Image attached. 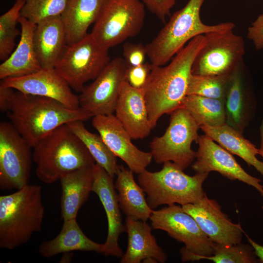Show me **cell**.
<instances>
[{
	"label": "cell",
	"mask_w": 263,
	"mask_h": 263,
	"mask_svg": "<svg viewBox=\"0 0 263 263\" xmlns=\"http://www.w3.org/2000/svg\"><path fill=\"white\" fill-rule=\"evenodd\" d=\"M206 42L204 35L191 39L168 64L154 66L142 89L149 119L153 129L159 118L181 107L194 60Z\"/></svg>",
	"instance_id": "1"
},
{
	"label": "cell",
	"mask_w": 263,
	"mask_h": 263,
	"mask_svg": "<svg viewBox=\"0 0 263 263\" xmlns=\"http://www.w3.org/2000/svg\"><path fill=\"white\" fill-rule=\"evenodd\" d=\"M6 113L11 124L32 148L58 127L94 116L80 108L69 109L55 99L18 91L13 93Z\"/></svg>",
	"instance_id": "2"
},
{
	"label": "cell",
	"mask_w": 263,
	"mask_h": 263,
	"mask_svg": "<svg viewBox=\"0 0 263 263\" xmlns=\"http://www.w3.org/2000/svg\"><path fill=\"white\" fill-rule=\"evenodd\" d=\"M33 148L36 175L46 184L95 163L84 144L66 124L49 133Z\"/></svg>",
	"instance_id": "3"
},
{
	"label": "cell",
	"mask_w": 263,
	"mask_h": 263,
	"mask_svg": "<svg viewBox=\"0 0 263 263\" xmlns=\"http://www.w3.org/2000/svg\"><path fill=\"white\" fill-rule=\"evenodd\" d=\"M42 188L27 185L0 196V247L14 250L40 231L44 215Z\"/></svg>",
	"instance_id": "4"
},
{
	"label": "cell",
	"mask_w": 263,
	"mask_h": 263,
	"mask_svg": "<svg viewBox=\"0 0 263 263\" xmlns=\"http://www.w3.org/2000/svg\"><path fill=\"white\" fill-rule=\"evenodd\" d=\"M205 0H189L174 13L155 37L146 45L147 57L154 66L167 64L194 38L214 31L235 28L232 22L207 25L201 19L200 10Z\"/></svg>",
	"instance_id": "5"
},
{
	"label": "cell",
	"mask_w": 263,
	"mask_h": 263,
	"mask_svg": "<svg viewBox=\"0 0 263 263\" xmlns=\"http://www.w3.org/2000/svg\"><path fill=\"white\" fill-rule=\"evenodd\" d=\"M208 175V173L188 175L176 164L168 161L158 171L146 169L139 173L137 181L153 209L163 205L184 206L196 203L206 194L203 184Z\"/></svg>",
	"instance_id": "6"
},
{
	"label": "cell",
	"mask_w": 263,
	"mask_h": 263,
	"mask_svg": "<svg viewBox=\"0 0 263 263\" xmlns=\"http://www.w3.org/2000/svg\"><path fill=\"white\" fill-rule=\"evenodd\" d=\"M145 18V5L140 0H104L91 34L109 49L138 35Z\"/></svg>",
	"instance_id": "7"
},
{
	"label": "cell",
	"mask_w": 263,
	"mask_h": 263,
	"mask_svg": "<svg viewBox=\"0 0 263 263\" xmlns=\"http://www.w3.org/2000/svg\"><path fill=\"white\" fill-rule=\"evenodd\" d=\"M169 114V126L163 135L153 138L150 152L156 163L170 161L184 170L196 159V151L191 149V144L198 142L200 127L183 108Z\"/></svg>",
	"instance_id": "8"
},
{
	"label": "cell",
	"mask_w": 263,
	"mask_h": 263,
	"mask_svg": "<svg viewBox=\"0 0 263 263\" xmlns=\"http://www.w3.org/2000/svg\"><path fill=\"white\" fill-rule=\"evenodd\" d=\"M149 219L153 229L165 231L184 244L185 246L180 251L183 262L196 261L201 257L213 255L214 243L182 206L173 204L153 210Z\"/></svg>",
	"instance_id": "9"
},
{
	"label": "cell",
	"mask_w": 263,
	"mask_h": 263,
	"mask_svg": "<svg viewBox=\"0 0 263 263\" xmlns=\"http://www.w3.org/2000/svg\"><path fill=\"white\" fill-rule=\"evenodd\" d=\"M109 50L88 33L79 41L66 45L55 69L71 88L81 92L84 84L94 80L111 61Z\"/></svg>",
	"instance_id": "10"
},
{
	"label": "cell",
	"mask_w": 263,
	"mask_h": 263,
	"mask_svg": "<svg viewBox=\"0 0 263 263\" xmlns=\"http://www.w3.org/2000/svg\"><path fill=\"white\" fill-rule=\"evenodd\" d=\"M204 35L206 42L194 60L192 74L230 75L242 64L244 42L241 36L233 32V29Z\"/></svg>",
	"instance_id": "11"
},
{
	"label": "cell",
	"mask_w": 263,
	"mask_h": 263,
	"mask_svg": "<svg viewBox=\"0 0 263 263\" xmlns=\"http://www.w3.org/2000/svg\"><path fill=\"white\" fill-rule=\"evenodd\" d=\"M32 148L11 123H0V188L19 189L29 184Z\"/></svg>",
	"instance_id": "12"
},
{
	"label": "cell",
	"mask_w": 263,
	"mask_h": 263,
	"mask_svg": "<svg viewBox=\"0 0 263 263\" xmlns=\"http://www.w3.org/2000/svg\"><path fill=\"white\" fill-rule=\"evenodd\" d=\"M127 68L123 58L111 60L93 81L83 87L78 96L79 107L94 116L113 114Z\"/></svg>",
	"instance_id": "13"
},
{
	"label": "cell",
	"mask_w": 263,
	"mask_h": 263,
	"mask_svg": "<svg viewBox=\"0 0 263 263\" xmlns=\"http://www.w3.org/2000/svg\"><path fill=\"white\" fill-rule=\"evenodd\" d=\"M196 161L191 165L196 173L216 171L231 180H239L255 188L263 195L262 181L247 173L232 154L207 134L199 136Z\"/></svg>",
	"instance_id": "14"
},
{
	"label": "cell",
	"mask_w": 263,
	"mask_h": 263,
	"mask_svg": "<svg viewBox=\"0 0 263 263\" xmlns=\"http://www.w3.org/2000/svg\"><path fill=\"white\" fill-rule=\"evenodd\" d=\"M92 124L112 152L123 160L133 172L139 174L146 169L152 158L150 152L139 150L113 114L97 115Z\"/></svg>",
	"instance_id": "15"
},
{
	"label": "cell",
	"mask_w": 263,
	"mask_h": 263,
	"mask_svg": "<svg viewBox=\"0 0 263 263\" xmlns=\"http://www.w3.org/2000/svg\"><path fill=\"white\" fill-rule=\"evenodd\" d=\"M205 234L214 243L234 244L242 242L244 231L240 224L233 223L214 199L205 194L194 204L182 206Z\"/></svg>",
	"instance_id": "16"
},
{
	"label": "cell",
	"mask_w": 263,
	"mask_h": 263,
	"mask_svg": "<svg viewBox=\"0 0 263 263\" xmlns=\"http://www.w3.org/2000/svg\"><path fill=\"white\" fill-rule=\"evenodd\" d=\"M0 85L25 94L55 99L69 109L80 108L78 96L55 69H41L28 75L6 78L1 81Z\"/></svg>",
	"instance_id": "17"
},
{
	"label": "cell",
	"mask_w": 263,
	"mask_h": 263,
	"mask_svg": "<svg viewBox=\"0 0 263 263\" xmlns=\"http://www.w3.org/2000/svg\"><path fill=\"white\" fill-rule=\"evenodd\" d=\"M113 178L100 165L93 166L92 191L98 196L106 212L108 222V233L103 244V254L121 258L124 253L118 244L121 233L126 231L122 223L117 193Z\"/></svg>",
	"instance_id": "18"
},
{
	"label": "cell",
	"mask_w": 263,
	"mask_h": 263,
	"mask_svg": "<svg viewBox=\"0 0 263 263\" xmlns=\"http://www.w3.org/2000/svg\"><path fill=\"white\" fill-rule=\"evenodd\" d=\"M114 113L132 139H144L152 129L142 89L132 87L126 80L121 85Z\"/></svg>",
	"instance_id": "19"
},
{
	"label": "cell",
	"mask_w": 263,
	"mask_h": 263,
	"mask_svg": "<svg viewBox=\"0 0 263 263\" xmlns=\"http://www.w3.org/2000/svg\"><path fill=\"white\" fill-rule=\"evenodd\" d=\"M125 226L128 244L120 263L166 262L168 256L157 244L155 237L151 233L152 226L146 221L127 217Z\"/></svg>",
	"instance_id": "20"
},
{
	"label": "cell",
	"mask_w": 263,
	"mask_h": 263,
	"mask_svg": "<svg viewBox=\"0 0 263 263\" xmlns=\"http://www.w3.org/2000/svg\"><path fill=\"white\" fill-rule=\"evenodd\" d=\"M242 68V64L230 75L225 106L226 124L243 133L254 116L256 103L245 85Z\"/></svg>",
	"instance_id": "21"
},
{
	"label": "cell",
	"mask_w": 263,
	"mask_h": 263,
	"mask_svg": "<svg viewBox=\"0 0 263 263\" xmlns=\"http://www.w3.org/2000/svg\"><path fill=\"white\" fill-rule=\"evenodd\" d=\"M36 53L42 69H55L67 45L66 34L60 16L36 24L33 33Z\"/></svg>",
	"instance_id": "22"
},
{
	"label": "cell",
	"mask_w": 263,
	"mask_h": 263,
	"mask_svg": "<svg viewBox=\"0 0 263 263\" xmlns=\"http://www.w3.org/2000/svg\"><path fill=\"white\" fill-rule=\"evenodd\" d=\"M19 42L10 56L0 65V78L28 75L41 70L33 42L36 24L20 16Z\"/></svg>",
	"instance_id": "23"
},
{
	"label": "cell",
	"mask_w": 263,
	"mask_h": 263,
	"mask_svg": "<svg viewBox=\"0 0 263 263\" xmlns=\"http://www.w3.org/2000/svg\"><path fill=\"white\" fill-rule=\"evenodd\" d=\"M93 166L78 169L60 179V211L63 221L76 219L79 209L88 199L92 191Z\"/></svg>",
	"instance_id": "24"
},
{
	"label": "cell",
	"mask_w": 263,
	"mask_h": 263,
	"mask_svg": "<svg viewBox=\"0 0 263 263\" xmlns=\"http://www.w3.org/2000/svg\"><path fill=\"white\" fill-rule=\"evenodd\" d=\"M74 251H94L102 254L103 244L89 238L79 226L76 219L63 221L61 231L52 240L42 242L38 251L44 258Z\"/></svg>",
	"instance_id": "25"
},
{
	"label": "cell",
	"mask_w": 263,
	"mask_h": 263,
	"mask_svg": "<svg viewBox=\"0 0 263 263\" xmlns=\"http://www.w3.org/2000/svg\"><path fill=\"white\" fill-rule=\"evenodd\" d=\"M133 173L129 169L119 166L114 183L119 206L127 217L147 222L153 209L147 203L144 190L135 181Z\"/></svg>",
	"instance_id": "26"
},
{
	"label": "cell",
	"mask_w": 263,
	"mask_h": 263,
	"mask_svg": "<svg viewBox=\"0 0 263 263\" xmlns=\"http://www.w3.org/2000/svg\"><path fill=\"white\" fill-rule=\"evenodd\" d=\"M104 0H68L60 16L66 34L67 45L75 43L88 33L101 11Z\"/></svg>",
	"instance_id": "27"
},
{
	"label": "cell",
	"mask_w": 263,
	"mask_h": 263,
	"mask_svg": "<svg viewBox=\"0 0 263 263\" xmlns=\"http://www.w3.org/2000/svg\"><path fill=\"white\" fill-rule=\"evenodd\" d=\"M200 128L219 145L231 154L241 157L263 176V162L257 157L259 149L245 139L242 133L226 123L218 126L202 125Z\"/></svg>",
	"instance_id": "28"
},
{
	"label": "cell",
	"mask_w": 263,
	"mask_h": 263,
	"mask_svg": "<svg viewBox=\"0 0 263 263\" xmlns=\"http://www.w3.org/2000/svg\"><path fill=\"white\" fill-rule=\"evenodd\" d=\"M66 124L84 144L95 162L114 178L119 167L117 157L110 150L101 136L89 131L82 121H72Z\"/></svg>",
	"instance_id": "29"
},
{
	"label": "cell",
	"mask_w": 263,
	"mask_h": 263,
	"mask_svg": "<svg viewBox=\"0 0 263 263\" xmlns=\"http://www.w3.org/2000/svg\"><path fill=\"white\" fill-rule=\"evenodd\" d=\"M181 107L188 111L200 127L218 126L226 123L224 100L187 95Z\"/></svg>",
	"instance_id": "30"
},
{
	"label": "cell",
	"mask_w": 263,
	"mask_h": 263,
	"mask_svg": "<svg viewBox=\"0 0 263 263\" xmlns=\"http://www.w3.org/2000/svg\"><path fill=\"white\" fill-rule=\"evenodd\" d=\"M25 0H16L13 5L0 17V59L5 60L12 53L19 31L17 28Z\"/></svg>",
	"instance_id": "31"
},
{
	"label": "cell",
	"mask_w": 263,
	"mask_h": 263,
	"mask_svg": "<svg viewBox=\"0 0 263 263\" xmlns=\"http://www.w3.org/2000/svg\"><path fill=\"white\" fill-rule=\"evenodd\" d=\"M230 75H200L191 74L187 95H197L225 100Z\"/></svg>",
	"instance_id": "32"
},
{
	"label": "cell",
	"mask_w": 263,
	"mask_h": 263,
	"mask_svg": "<svg viewBox=\"0 0 263 263\" xmlns=\"http://www.w3.org/2000/svg\"><path fill=\"white\" fill-rule=\"evenodd\" d=\"M215 263H255L259 261L250 244H225L214 243L212 255L200 257Z\"/></svg>",
	"instance_id": "33"
},
{
	"label": "cell",
	"mask_w": 263,
	"mask_h": 263,
	"mask_svg": "<svg viewBox=\"0 0 263 263\" xmlns=\"http://www.w3.org/2000/svg\"><path fill=\"white\" fill-rule=\"evenodd\" d=\"M68 0H25L20 16L37 24L48 18L60 16Z\"/></svg>",
	"instance_id": "34"
},
{
	"label": "cell",
	"mask_w": 263,
	"mask_h": 263,
	"mask_svg": "<svg viewBox=\"0 0 263 263\" xmlns=\"http://www.w3.org/2000/svg\"><path fill=\"white\" fill-rule=\"evenodd\" d=\"M123 56L128 67L142 65L147 56L146 45L127 42L123 47Z\"/></svg>",
	"instance_id": "35"
},
{
	"label": "cell",
	"mask_w": 263,
	"mask_h": 263,
	"mask_svg": "<svg viewBox=\"0 0 263 263\" xmlns=\"http://www.w3.org/2000/svg\"><path fill=\"white\" fill-rule=\"evenodd\" d=\"M151 68V63L144 64L133 67H128L126 81L132 87L142 89L145 85Z\"/></svg>",
	"instance_id": "36"
},
{
	"label": "cell",
	"mask_w": 263,
	"mask_h": 263,
	"mask_svg": "<svg viewBox=\"0 0 263 263\" xmlns=\"http://www.w3.org/2000/svg\"><path fill=\"white\" fill-rule=\"evenodd\" d=\"M148 10L165 22L177 0H140Z\"/></svg>",
	"instance_id": "37"
},
{
	"label": "cell",
	"mask_w": 263,
	"mask_h": 263,
	"mask_svg": "<svg viewBox=\"0 0 263 263\" xmlns=\"http://www.w3.org/2000/svg\"><path fill=\"white\" fill-rule=\"evenodd\" d=\"M247 38L253 42L256 50L263 49V13L248 28Z\"/></svg>",
	"instance_id": "38"
},
{
	"label": "cell",
	"mask_w": 263,
	"mask_h": 263,
	"mask_svg": "<svg viewBox=\"0 0 263 263\" xmlns=\"http://www.w3.org/2000/svg\"><path fill=\"white\" fill-rule=\"evenodd\" d=\"M14 89L0 85V110L7 112L11 98L14 93Z\"/></svg>",
	"instance_id": "39"
},
{
	"label": "cell",
	"mask_w": 263,
	"mask_h": 263,
	"mask_svg": "<svg viewBox=\"0 0 263 263\" xmlns=\"http://www.w3.org/2000/svg\"><path fill=\"white\" fill-rule=\"evenodd\" d=\"M249 244L252 246L254 253L259 261L263 263V245L256 243L252 239L246 235Z\"/></svg>",
	"instance_id": "40"
},
{
	"label": "cell",
	"mask_w": 263,
	"mask_h": 263,
	"mask_svg": "<svg viewBox=\"0 0 263 263\" xmlns=\"http://www.w3.org/2000/svg\"><path fill=\"white\" fill-rule=\"evenodd\" d=\"M260 136H261V144L260 147L259 149V154H260L263 160V120L261 122V124L260 127Z\"/></svg>",
	"instance_id": "41"
},
{
	"label": "cell",
	"mask_w": 263,
	"mask_h": 263,
	"mask_svg": "<svg viewBox=\"0 0 263 263\" xmlns=\"http://www.w3.org/2000/svg\"><path fill=\"white\" fill-rule=\"evenodd\" d=\"M262 196L263 197V195ZM262 209H263V206H262Z\"/></svg>",
	"instance_id": "42"
}]
</instances>
